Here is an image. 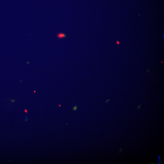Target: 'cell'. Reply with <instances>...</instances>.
<instances>
[{
    "label": "cell",
    "mask_w": 164,
    "mask_h": 164,
    "mask_svg": "<svg viewBox=\"0 0 164 164\" xmlns=\"http://www.w3.org/2000/svg\"><path fill=\"white\" fill-rule=\"evenodd\" d=\"M57 37L58 38L61 39L66 37V36L63 33H60L57 35Z\"/></svg>",
    "instance_id": "6da1fadb"
},
{
    "label": "cell",
    "mask_w": 164,
    "mask_h": 164,
    "mask_svg": "<svg viewBox=\"0 0 164 164\" xmlns=\"http://www.w3.org/2000/svg\"><path fill=\"white\" fill-rule=\"evenodd\" d=\"M110 100H107V101H106V102H108V101H109Z\"/></svg>",
    "instance_id": "5b68a950"
},
{
    "label": "cell",
    "mask_w": 164,
    "mask_h": 164,
    "mask_svg": "<svg viewBox=\"0 0 164 164\" xmlns=\"http://www.w3.org/2000/svg\"><path fill=\"white\" fill-rule=\"evenodd\" d=\"M141 106V105H139L138 107V109H139L140 107Z\"/></svg>",
    "instance_id": "277c9868"
},
{
    "label": "cell",
    "mask_w": 164,
    "mask_h": 164,
    "mask_svg": "<svg viewBox=\"0 0 164 164\" xmlns=\"http://www.w3.org/2000/svg\"><path fill=\"white\" fill-rule=\"evenodd\" d=\"M123 150V149L122 148H121L120 149V151H119V152L120 153H121V152L122 151V150Z\"/></svg>",
    "instance_id": "3957f363"
},
{
    "label": "cell",
    "mask_w": 164,
    "mask_h": 164,
    "mask_svg": "<svg viewBox=\"0 0 164 164\" xmlns=\"http://www.w3.org/2000/svg\"><path fill=\"white\" fill-rule=\"evenodd\" d=\"M77 106L74 107L73 108V110H76L77 109Z\"/></svg>",
    "instance_id": "7a4b0ae2"
}]
</instances>
